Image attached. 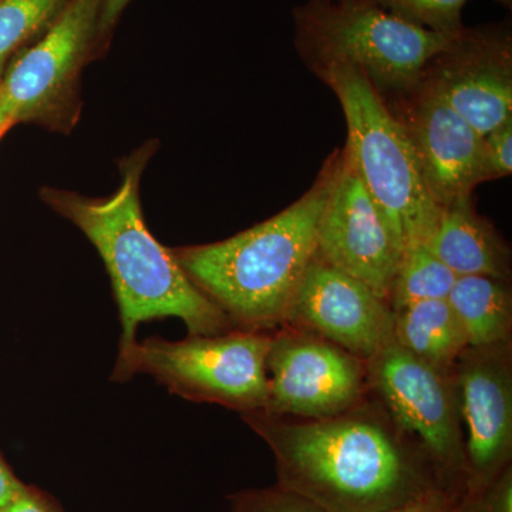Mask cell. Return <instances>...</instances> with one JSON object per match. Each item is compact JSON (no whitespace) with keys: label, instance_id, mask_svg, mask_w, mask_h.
Wrapping results in <instances>:
<instances>
[{"label":"cell","instance_id":"obj_1","mask_svg":"<svg viewBox=\"0 0 512 512\" xmlns=\"http://www.w3.org/2000/svg\"><path fill=\"white\" fill-rule=\"evenodd\" d=\"M241 416L271 448L276 484L330 512H390L450 495L377 399L367 396L328 419H288L262 410Z\"/></svg>","mask_w":512,"mask_h":512},{"label":"cell","instance_id":"obj_2","mask_svg":"<svg viewBox=\"0 0 512 512\" xmlns=\"http://www.w3.org/2000/svg\"><path fill=\"white\" fill-rule=\"evenodd\" d=\"M156 150V141H148L121 161V183L110 197L90 198L53 187L40 190L47 207L76 225L103 259L119 306V350L134 345L138 326L150 320L181 319L190 335H221L235 329L147 227L141 177Z\"/></svg>","mask_w":512,"mask_h":512},{"label":"cell","instance_id":"obj_3","mask_svg":"<svg viewBox=\"0 0 512 512\" xmlns=\"http://www.w3.org/2000/svg\"><path fill=\"white\" fill-rule=\"evenodd\" d=\"M339 151L302 198L261 224L214 244L170 248L192 284L224 311L235 329L269 332L286 313L318 249Z\"/></svg>","mask_w":512,"mask_h":512},{"label":"cell","instance_id":"obj_4","mask_svg":"<svg viewBox=\"0 0 512 512\" xmlns=\"http://www.w3.org/2000/svg\"><path fill=\"white\" fill-rule=\"evenodd\" d=\"M338 97L348 124L346 153L402 254L426 244L439 220L402 124L365 74L350 64L313 66Z\"/></svg>","mask_w":512,"mask_h":512},{"label":"cell","instance_id":"obj_5","mask_svg":"<svg viewBox=\"0 0 512 512\" xmlns=\"http://www.w3.org/2000/svg\"><path fill=\"white\" fill-rule=\"evenodd\" d=\"M293 16L296 46L312 67L350 64L379 93L410 92L454 37L407 22L372 0H311Z\"/></svg>","mask_w":512,"mask_h":512},{"label":"cell","instance_id":"obj_6","mask_svg":"<svg viewBox=\"0 0 512 512\" xmlns=\"http://www.w3.org/2000/svg\"><path fill=\"white\" fill-rule=\"evenodd\" d=\"M272 333L234 329L183 340L147 338L119 350L111 379L154 377L168 392L241 414L265 409Z\"/></svg>","mask_w":512,"mask_h":512},{"label":"cell","instance_id":"obj_7","mask_svg":"<svg viewBox=\"0 0 512 512\" xmlns=\"http://www.w3.org/2000/svg\"><path fill=\"white\" fill-rule=\"evenodd\" d=\"M101 0H67L49 26L0 76L13 124L69 134L79 120L80 76L99 55Z\"/></svg>","mask_w":512,"mask_h":512},{"label":"cell","instance_id":"obj_8","mask_svg":"<svg viewBox=\"0 0 512 512\" xmlns=\"http://www.w3.org/2000/svg\"><path fill=\"white\" fill-rule=\"evenodd\" d=\"M370 392L394 424L420 448L451 497L466 494L464 454L456 380L392 342L367 360Z\"/></svg>","mask_w":512,"mask_h":512},{"label":"cell","instance_id":"obj_9","mask_svg":"<svg viewBox=\"0 0 512 512\" xmlns=\"http://www.w3.org/2000/svg\"><path fill=\"white\" fill-rule=\"evenodd\" d=\"M268 399L262 412L288 419H328L370 393L367 362L308 330L282 326L266 357Z\"/></svg>","mask_w":512,"mask_h":512},{"label":"cell","instance_id":"obj_10","mask_svg":"<svg viewBox=\"0 0 512 512\" xmlns=\"http://www.w3.org/2000/svg\"><path fill=\"white\" fill-rule=\"evenodd\" d=\"M420 83L487 136L512 120V37L505 23L464 26L427 64Z\"/></svg>","mask_w":512,"mask_h":512},{"label":"cell","instance_id":"obj_11","mask_svg":"<svg viewBox=\"0 0 512 512\" xmlns=\"http://www.w3.org/2000/svg\"><path fill=\"white\" fill-rule=\"evenodd\" d=\"M453 375L463 427L468 494L481 490L511 466V343L468 348L454 366Z\"/></svg>","mask_w":512,"mask_h":512},{"label":"cell","instance_id":"obj_12","mask_svg":"<svg viewBox=\"0 0 512 512\" xmlns=\"http://www.w3.org/2000/svg\"><path fill=\"white\" fill-rule=\"evenodd\" d=\"M316 256L389 302L402 251L346 150L339 151L335 181L320 218Z\"/></svg>","mask_w":512,"mask_h":512},{"label":"cell","instance_id":"obj_13","mask_svg":"<svg viewBox=\"0 0 512 512\" xmlns=\"http://www.w3.org/2000/svg\"><path fill=\"white\" fill-rule=\"evenodd\" d=\"M424 185L437 207L473 200L484 183L483 136L423 83L404 93L397 113Z\"/></svg>","mask_w":512,"mask_h":512},{"label":"cell","instance_id":"obj_14","mask_svg":"<svg viewBox=\"0 0 512 512\" xmlns=\"http://www.w3.org/2000/svg\"><path fill=\"white\" fill-rule=\"evenodd\" d=\"M285 325L315 333L367 362L393 342L394 312L372 288L315 256Z\"/></svg>","mask_w":512,"mask_h":512},{"label":"cell","instance_id":"obj_15","mask_svg":"<svg viewBox=\"0 0 512 512\" xmlns=\"http://www.w3.org/2000/svg\"><path fill=\"white\" fill-rule=\"evenodd\" d=\"M427 248L457 276L483 275L507 281L510 254L493 225L474 208L473 200L441 208Z\"/></svg>","mask_w":512,"mask_h":512},{"label":"cell","instance_id":"obj_16","mask_svg":"<svg viewBox=\"0 0 512 512\" xmlns=\"http://www.w3.org/2000/svg\"><path fill=\"white\" fill-rule=\"evenodd\" d=\"M393 342L444 372H453L468 349L447 299L412 303L394 311Z\"/></svg>","mask_w":512,"mask_h":512},{"label":"cell","instance_id":"obj_17","mask_svg":"<svg viewBox=\"0 0 512 512\" xmlns=\"http://www.w3.org/2000/svg\"><path fill=\"white\" fill-rule=\"evenodd\" d=\"M470 349L510 342L512 298L507 281L483 275L457 276L447 296Z\"/></svg>","mask_w":512,"mask_h":512},{"label":"cell","instance_id":"obj_18","mask_svg":"<svg viewBox=\"0 0 512 512\" xmlns=\"http://www.w3.org/2000/svg\"><path fill=\"white\" fill-rule=\"evenodd\" d=\"M456 279L457 275L426 245H412L404 249L397 266L390 289V306L394 312L412 303L447 299Z\"/></svg>","mask_w":512,"mask_h":512},{"label":"cell","instance_id":"obj_19","mask_svg":"<svg viewBox=\"0 0 512 512\" xmlns=\"http://www.w3.org/2000/svg\"><path fill=\"white\" fill-rule=\"evenodd\" d=\"M67 0H0V76L10 57L52 23Z\"/></svg>","mask_w":512,"mask_h":512},{"label":"cell","instance_id":"obj_20","mask_svg":"<svg viewBox=\"0 0 512 512\" xmlns=\"http://www.w3.org/2000/svg\"><path fill=\"white\" fill-rule=\"evenodd\" d=\"M407 22L446 36L463 30V9L468 0H372Z\"/></svg>","mask_w":512,"mask_h":512},{"label":"cell","instance_id":"obj_21","mask_svg":"<svg viewBox=\"0 0 512 512\" xmlns=\"http://www.w3.org/2000/svg\"><path fill=\"white\" fill-rule=\"evenodd\" d=\"M231 512H330L315 501L282 485L238 491L229 495Z\"/></svg>","mask_w":512,"mask_h":512},{"label":"cell","instance_id":"obj_22","mask_svg":"<svg viewBox=\"0 0 512 512\" xmlns=\"http://www.w3.org/2000/svg\"><path fill=\"white\" fill-rule=\"evenodd\" d=\"M460 512H512V466L481 490L464 495Z\"/></svg>","mask_w":512,"mask_h":512},{"label":"cell","instance_id":"obj_23","mask_svg":"<svg viewBox=\"0 0 512 512\" xmlns=\"http://www.w3.org/2000/svg\"><path fill=\"white\" fill-rule=\"evenodd\" d=\"M485 180H497L512 173V120L483 137Z\"/></svg>","mask_w":512,"mask_h":512},{"label":"cell","instance_id":"obj_24","mask_svg":"<svg viewBox=\"0 0 512 512\" xmlns=\"http://www.w3.org/2000/svg\"><path fill=\"white\" fill-rule=\"evenodd\" d=\"M0 512H66L52 495L40 490L35 485L25 484L19 494Z\"/></svg>","mask_w":512,"mask_h":512},{"label":"cell","instance_id":"obj_25","mask_svg":"<svg viewBox=\"0 0 512 512\" xmlns=\"http://www.w3.org/2000/svg\"><path fill=\"white\" fill-rule=\"evenodd\" d=\"M133 0H101V10L99 19V53L106 50L117 23Z\"/></svg>","mask_w":512,"mask_h":512},{"label":"cell","instance_id":"obj_26","mask_svg":"<svg viewBox=\"0 0 512 512\" xmlns=\"http://www.w3.org/2000/svg\"><path fill=\"white\" fill-rule=\"evenodd\" d=\"M460 501L447 494H436L390 512H460Z\"/></svg>","mask_w":512,"mask_h":512},{"label":"cell","instance_id":"obj_27","mask_svg":"<svg viewBox=\"0 0 512 512\" xmlns=\"http://www.w3.org/2000/svg\"><path fill=\"white\" fill-rule=\"evenodd\" d=\"M23 487H25V483L13 473L8 461L0 453V508L10 503Z\"/></svg>","mask_w":512,"mask_h":512},{"label":"cell","instance_id":"obj_28","mask_svg":"<svg viewBox=\"0 0 512 512\" xmlns=\"http://www.w3.org/2000/svg\"><path fill=\"white\" fill-rule=\"evenodd\" d=\"M15 126L10 119L9 111L6 109L5 99H3L2 86H0V138L5 136L10 127Z\"/></svg>","mask_w":512,"mask_h":512},{"label":"cell","instance_id":"obj_29","mask_svg":"<svg viewBox=\"0 0 512 512\" xmlns=\"http://www.w3.org/2000/svg\"><path fill=\"white\" fill-rule=\"evenodd\" d=\"M495 2L501 3V5L505 6L507 9H511L512 0H495Z\"/></svg>","mask_w":512,"mask_h":512}]
</instances>
